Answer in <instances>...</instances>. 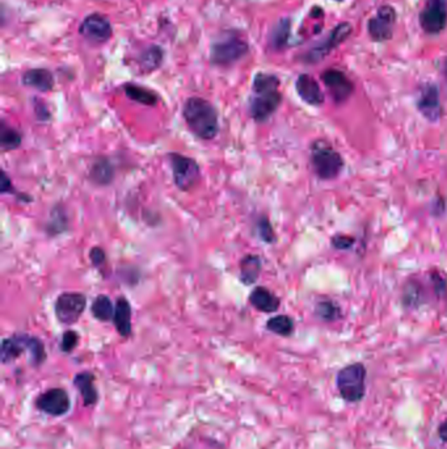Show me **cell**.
<instances>
[{"label": "cell", "mask_w": 447, "mask_h": 449, "mask_svg": "<svg viewBox=\"0 0 447 449\" xmlns=\"http://www.w3.org/2000/svg\"><path fill=\"white\" fill-rule=\"evenodd\" d=\"M295 88L299 98L308 105L320 107L324 102V93L322 91L319 83L308 74H302L298 76Z\"/></svg>", "instance_id": "cell-16"}, {"label": "cell", "mask_w": 447, "mask_h": 449, "mask_svg": "<svg viewBox=\"0 0 447 449\" xmlns=\"http://www.w3.org/2000/svg\"><path fill=\"white\" fill-rule=\"evenodd\" d=\"M0 192L3 194H16L19 196V199L21 200L22 194H19L16 192V189L13 188V184L11 182L10 177L7 173L4 170H1V187H0Z\"/></svg>", "instance_id": "cell-38"}, {"label": "cell", "mask_w": 447, "mask_h": 449, "mask_svg": "<svg viewBox=\"0 0 447 449\" xmlns=\"http://www.w3.org/2000/svg\"><path fill=\"white\" fill-rule=\"evenodd\" d=\"M367 370L361 363L346 366L337 373V389L346 402L357 403L362 401L366 394Z\"/></svg>", "instance_id": "cell-5"}, {"label": "cell", "mask_w": 447, "mask_h": 449, "mask_svg": "<svg viewBox=\"0 0 447 449\" xmlns=\"http://www.w3.org/2000/svg\"><path fill=\"white\" fill-rule=\"evenodd\" d=\"M314 314L322 322H337L341 319L343 311L333 300H319L314 307Z\"/></svg>", "instance_id": "cell-24"}, {"label": "cell", "mask_w": 447, "mask_h": 449, "mask_svg": "<svg viewBox=\"0 0 447 449\" xmlns=\"http://www.w3.org/2000/svg\"><path fill=\"white\" fill-rule=\"evenodd\" d=\"M443 76H445V81L447 83V58L443 62Z\"/></svg>", "instance_id": "cell-41"}, {"label": "cell", "mask_w": 447, "mask_h": 449, "mask_svg": "<svg viewBox=\"0 0 447 449\" xmlns=\"http://www.w3.org/2000/svg\"><path fill=\"white\" fill-rule=\"evenodd\" d=\"M420 25L427 34H438L447 27V0H427L420 13Z\"/></svg>", "instance_id": "cell-9"}, {"label": "cell", "mask_w": 447, "mask_h": 449, "mask_svg": "<svg viewBox=\"0 0 447 449\" xmlns=\"http://www.w3.org/2000/svg\"><path fill=\"white\" fill-rule=\"evenodd\" d=\"M34 113H36L39 121H49L50 120V112H49L46 104L39 102L37 99L34 100Z\"/></svg>", "instance_id": "cell-39"}, {"label": "cell", "mask_w": 447, "mask_h": 449, "mask_svg": "<svg viewBox=\"0 0 447 449\" xmlns=\"http://www.w3.org/2000/svg\"><path fill=\"white\" fill-rule=\"evenodd\" d=\"M123 91L130 100L142 104V105L155 107L159 102V96L156 95V92H153L150 88H146L143 86H139V84L128 83L123 86Z\"/></svg>", "instance_id": "cell-23"}, {"label": "cell", "mask_w": 447, "mask_h": 449, "mask_svg": "<svg viewBox=\"0 0 447 449\" xmlns=\"http://www.w3.org/2000/svg\"><path fill=\"white\" fill-rule=\"evenodd\" d=\"M310 163L320 180H333L338 177L345 162L343 155L325 140H315L310 146Z\"/></svg>", "instance_id": "cell-3"}, {"label": "cell", "mask_w": 447, "mask_h": 449, "mask_svg": "<svg viewBox=\"0 0 447 449\" xmlns=\"http://www.w3.org/2000/svg\"><path fill=\"white\" fill-rule=\"evenodd\" d=\"M22 142V135L19 130L12 128L4 120L0 123V147L3 153L13 152L19 149Z\"/></svg>", "instance_id": "cell-26"}, {"label": "cell", "mask_w": 447, "mask_h": 449, "mask_svg": "<svg viewBox=\"0 0 447 449\" xmlns=\"http://www.w3.org/2000/svg\"><path fill=\"white\" fill-rule=\"evenodd\" d=\"M282 102L280 79L275 74L257 72L252 82V93L248 100V112L256 123H264L277 112Z\"/></svg>", "instance_id": "cell-1"}, {"label": "cell", "mask_w": 447, "mask_h": 449, "mask_svg": "<svg viewBox=\"0 0 447 449\" xmlns=\"http://www.w3.org/2000/svg\"><path fill=\"white\" fill-rule=\"evenodd\" d=\"M95 381H96L95 375L88 370H83V372L76 373L72 380L74 387L78 389V391L81 394L84 408H95L100 398L99 390L96 388Z\"/></svg>", "instance_id": "cell-15"}, {"label": "cell", "mask_w": 447, "mask_h": 449, "mask_svg": "<svg viewBox=\"0 0 447 449\" xmlns=\"http://www.w3.org/2000/svg\"><path fill=\"white\" fill-rule=\"evenodd\" d=\"M184 121L191 133L202 141H212L219 133V116L213 104L203 98L192 96L183 107Z\"/></svg>", "instance_id": "cell-2"}, {"label": "cell", "mask_w": 447, "mask_h": 449, "mask_svg": "<svg viewBox=\"0 0 447 449\" xmlns=\"http://www.w3.org/2000/svg\"><path fill=\"white\" fill-rule=\"evenodd\" d=\"M350 33H352V25L349 22H341L336 25L332 33L325 39L323 43L317 45L314 49L310 51L305 58V61L316 63L323 60L325 55H328L331 51L336 49L341 42L345 41L346 39L350 36Z\"/></svg>", "instance_id": "cell-14"}, {"label": "cell", "mask_w": 447, "mask_h": 449, "mask_svg": "<svg viewBox=\"0 0 447 449\" xmlns=\"http://www.w3.org/2000/svg\"><path fill=\"white\" fill-rule=\"evenodd\" d=\"M88 176H90V180L92 183L96 184L99 187L109 185L114 180L113 164L111 163V161L108 158L100 156L91 164Z\"/></svg>", "instance_id": "cell-22"}, {"label": "cell", "mask_w": 447, "mask_h": 449, "mask_svg": "<svg viewBox=\"0 0 447 449\" xmlns=\"http://www.w3.org/2000/svg\"><path fill=\"white\" fill-rule=\"evenodd\" d=\"M248 300L256 310L263 313H275L281 307V300L265 286H256Z\"/></svg>", "instance_id": "cell-19"}, {"label": "cell", "mask_w": 447, "mask_h": 449, "mask_svg": "<svg viewBox=\"0 0 447 449\" xmlns=\"http://www.w3.org/2000/svg\"><path fill=\"white\" fill-rule=\"evenodd\" d=\"M356 243V238L352 235L336 234L331 239V245L338 251H348Z\"/></svg>", "instance_id": "cell-36"}, {"label": "cell", "mask_w": 447, "mask_h": 449, "mask_svg": "<svg viewBox=\"0 0 447 449\" xmlns=\"http://www.w3.org/2000/svg\"><path fill=\"white\" fill-rule=\"evenodd\" d=\"M87 307V297L79 292H64L57 297L54 313L62 325L71 326L81 319Z\"/></svg>", "instance_id": "cell-8"}, {"label": "cell", "mask_w": 447, "mask_h": 449, "mask_svg": "<svg viewBox=\"0 0 447 449\" xmlns=\"http://www.w3.org/2000/svg\"><path fill=\"white\" fill-rule=\"evenodd\" d=\"M81 337L76 331L74 330H67L66 333H63L62 335L61 343H60V349L63 354H71L75 348L79 344Z\"/></svg>", "instance_id": "cell-34"}, {"label": "cell", "mask_w": 447, "mask_h": 449, "mask_svg": "<svg viewBox=\"0 0 447 449\" xmlns=\"http://www.w3.org/2000/svg\"><path fill=\"white\" fill-rule=\"evenodd\" d=\"M90 260H91L92 266L100 268L106 260V254H105V251L102 250V247L95 246V247H92L91 251H90Z\"/></svg>", "instance_id": "cell-37"}, {"label": "cell", "mask_w": 447, "mask_h": 449, "mask_svg": "<svg viewBox=\"0 0 447 449\" xmlns=\"http://www.w3.org/2000/svg\"><path fill=\"white\" fill-rule=\"evenodd\" d=\"M163 49L160 46H149L146 51H143L141 58H139V66L143 72H151L156 70L163 62Z\"/></svg>", "instance_id": "cell-30"}, {"label": "cell", "mask_w": 447, "mask_h": 449, "mask_svg": "<svg viewBox=\"0 0 447 449\" xmlns=\"http://www.w3.org/2000/svg\"><path fill=\"white\" fill-rule=\"evenodd\" d=\"M397 19V12L391 6L380 7L376 16L371 18L367 24V31L370 37L376 42L387 41L392 37L394 24Z\"/></svg>", "instance_id": "cell-12"}, {"label": "cell", "mask_w": 447, "mask_h": 449, "mask_svg": "<svg viewBox=\"0 0 447 449\" xmlns=\"http://www.w3.org/2000/svg\"><path fill=\"white\" fill-rule=\"evenodd\" d=\"M28 355L29 364L33 368H40L48 358V352L40 337L28 335Z\"/></svg>", "instance_id": "cell-29"}, {"label": "cell", "mask_w": 447, "mask_h": 449, "mask_svg": "<svg viewBox=\"0 0 447 449\" xmlns=\"http://www.w3.org/2000/svg\"><path fill=\"white\" fill-rule=\"evenodd\" d=\"M294 328V319L291 316H284V314L272 316L266 322V330L278 335V337H287L293 335Z\"/></svg>", "instance_id": "cell-28"}, {"label": "cell", "mask_w": 447, "mask_h": 449, "mask_svg": "<svg viewBox=\"0 0 447 449\" xmlns=\"http://www.w3.org/2000/svg\"><path fill=\"white\" fill-rule=\"evenodd\" d=\"M173 183L181 192H189L200 182L201 168L197 161L180 153L168 154Z\"/></svg>", "instance_id": "cell-6"}, {"label": "cell", "mask_w": 447, "mask_h": 449, "mask_svg": "<svg viewBox=\"0 0 447 449\" xmlns=\"http://www.w3.org/2000/svg\"><path fill=\"white\" fill-rule=\"evenodd\" d=\"M256 229H257V234L259 238L268 245H273L277 242V235H275V229L270 224L269 218L266 215H261L256 224Z\"/></svg>", "instance_id": "cell-33"}, {"label": "cell", "mask_w": 447, "mask_h": 449, "mask_svg": "<svg viewBox=\"0 0 447 449\" xmlns=\"http://www.w3.org/2000/svg\"><path fill=\"white\" fill-rule=\"evenodd\" d=\"M25 352H28V334H15L3 339L0 360L4 366H7L16 361Z\"/></svg>", "instance_id": "cell-17"}, {"label": "cell", "mask_w": 447, "mask_h": 449, "mask_svg": "<svg viewBox=\"0 0 447 449\" xmlns=\"http://www.w3.org/2000/svg\"><path fill=\"white\" fill-rule=\"evenodd\" d=\"M249 51L243 34L238 31H226L212 43L210 62L219 67H230L240 61Z\"/></svg>", "instance_id": "cell-4"}, {"label": "cell", "mask_w": 447, "mask_h": 449, "mask_svg": "<svg viewBox=\"0 0 447 449\" xmlns=\"http://www.w3.org/2000/svg\"><path fill=\"white\" fill-rule=\"evenodd\" d=\"M240 269V281L245 286H254L257 283L259 277L263 271V260L259 255L254 254H247L243 256L239 264Z\"/></svg>", "instance_id": "cell-21"}, {"label": "cell", "mask_w": 447, "mask_h": 449, "mask_svg": "<svg viewBox=\"0 0 447 449\" xmlns=\"http://www.w3.org/2000/svg\"><path fill=\"white\" fill-rule=\"evenodd\" d=\"M403 304L406 307H421L424 304L422 286L416 280H409L403 290Z\"/></svg>", "instance_id": "cell-31"}, {"label": "cell", "mask_w": 447, "mask_h": 449, "mask_svg": "<svg viewBox=\"0 0 447 449\" xmlns=\"http://www.w3.org/2000/svg\"><path fill=\"white\" fill-rule=\"evenodd\" d=\"M21 82L27 87L40 92H50L54 88V76L48 69H31L22 74Z\"/></svg>", "instance_id": "cell-20"}, {"label": "cell", "mask_w": 447, "mask_h": 449, "mask_svg": "<svg viewBox=\"0 0 447 449\" xmlns=\"http://www.w3.org/2000/svg\"><path fill=\"white\" fill-rule=\"evenodd\" d=\"M322 81L324 83L328 92L331 93L332 99L337 104H343L346 100H349V98L355 92L353 82L348 78L345 72L340 70H336V69L325 70L322 75Z\"/></svg>", "instance_id": "cell-11"}, {"label": "cell", "mask_w": 447, "mask_h": 449, "mask_svg": "<svg viewBox=\"0 0 447 449\" xmlns=\"http://www.w3.org/2000/svg\"><path fill=\"white\" fill-rule=\"evenodd\" d=\"M112 322L120 337H129L132 335V305L126 297L117 298Z\"/></svg>", "instance_id": "cell-18"}, {"label": "cell", "mask_w": 447, "mask_h": 449, "mask_svg": "<svg viewBox=\"0 0 447 449\" xmlns=\"http://www.w3.org/2000/svg\"><path fill=\"white\" fill-rule=\"evenodd\" d=\"M430 283L433 286V290L436 293V296L439 300H445V297H447V279L442 274H439L438 271H433L430 274Z\"/></svg>", "instance_id": "cell-35"}, {"label": "cell", "mask_w": 447, "mask_h": 449, "mask_svg": "<svg viewBox=\"0 0 447 449\" xmlns=\"http://www.w3.org/2000/svg\"><path fill=\"white\" fill-rule=\"evenodd\" d=\"M290 25H291V22L289 19H282L272 31L269 41H270L272 48L275 51H282L284 48L287 46L289 36H290Z\"/></svg>", "instance_id": "cell-32"}, {"label": "cell", "mask_w": 447, "mask_h": 449, "mask_svg": "<svg viewBox=\"0 0 447 449\" xmlns=\"http://www.w3.org/2000/svg\"><path fill=\"white\" fill-rule=\"evenodd\" d=\"M79 33L87 41L105 43L112 37V24L102 13H91L81 21Z\"/></svg>", "instance_id": "cell-10"}, {"label": "cell", "mask_w": 447, "mask_h": 449, "mask_svg": "<svg viewBox=\"0 0 447 449\" xmlns=\"http://www.w3.org/2000/svg\"><path fill=\"white\" fill-rule=\"evenodd\" d=\"M438 436L441 438L442 441L447 443V422L442 423V424L439 426V429H438Z\"/></svg>", "instance_id": "cell-40"}, {"label": "cell", "mask_w": 447, "mask_h": 449, "mask_svg": "<svg viewBox=\"0 0 447 449\" xmlns=\"http://www.w3.org/2000/svg\"><path fill=\"white\" fill-rule=\"evenodd\" d=\"M34 406L48 417L61 418L70 413L72 402L66 389L50 388L36 397Z\"/></svg>", "instance_id": "cell-7"}, {"label": "cell", "mask_w": 447, "mask_h": 449, "mask_svg": "<svg viewBox=\"0 0 447 449\" xmlns=\"http://www.w3.org/2000/svg\"><path fill=\"white\" fill-rule=\"evenodd\" d=\"M69 229V217L62 205H55L51 209L50 218L46 224V233L50 236H58L67 232Z\"/></svg>", "instance_id": "cell-25"}, {"label": "cell", "mask_w": 447, "mask_h": 449, "mask_svg": "<svg viewBox=\"0 0 447 449\" xmlns=\"http://www.w3.org/2000/svg\"><path fill=\"white\" fill-rule=\"evenodd\" d=\"M91 313L100 322H111L114 316L112 300L106 295H99L92 302Z\"/></svg>", "instance_id": "cell-27"}, {"label": "cell", "mask_w": 447, "mask_h": 449, "mask_svg": "<svg viewBox=\"0 0 447 449\" xmlns=\"http://www.w3.org/2000/svg\"><path fill=\"white\" fill-rule=\"evenodd\" d=\"M417 109L427 121L437 123L442 117V105L437 84L427 83L421 88L417 99Z\"/></svg>", "instance_id": "cell-13"}]
</instances>
